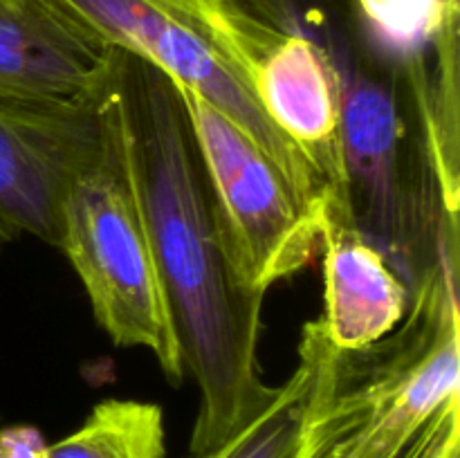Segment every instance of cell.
I'll return each instance as SVG.
<instances>
[{
	"mask_svg": "<svg viewBox=\"0 0 460 458\" xmlns=\"http://www.w3.org/2000/svg\"><path fill=\"white\" fill-rule=\"evenodd\" d=\"M102 94L142 205L184 371L200 389L189 443V454H200L229 438L274 395L256 357L265 295L247 290L229 265L173 81L144 58L111 48Z\"/></svg>",
	"mask_w": 460,
	"mask_h": 458,
	"instance_id": "1",
	"label": "cell"
},
{
	"mask_svg": "<svg viewBox=\"0 0 460 458\" xmlns=\"http://www.w3.org/2000/svg\"><path fill=\"white\" fill-rule=\"evenodd\" d=\"M247 3L331 61L353 225L411 290L440 247L458 241V45L407 57L358 0Z\"/></svg>",
	"mask_w": 460,
	"mask_h": 458,
	"instance_id": "2",
	"label": "cell"
},
{
	"mask_svg": "<svg viewBox=\"0 0 460 458\" xmlns=\"http://www.w3.org/2000/svg\"><path fill=\"white\" fill-rule=\"evenodd\" d=\"M317 377L292 458H460L458 241L411 287L402 323L337 348L314 319Z\"/></svg>",
	"mask_w": 460,
	"mask_h": 458,
	"instance_id": "3",
	"label": "cell"
},
{
	"mask_svg": "<svg viewBox=\"0 0 460 458\" xmlns=\"http://www.w3.org/2000/svg\"><path fill=\"white\" fill-rule=\"evenodd\" d=\"M99 112L102 146L67 193L58 250L79 274L108 337L117 346L151 350L166 380L178 386L187 373L182 350L142 205L102 88Z\"/></svg>",
	"mask_w": 460,
	"mask_h": 458,
	"instance_id": "4",
	"label": "cell"
},
{
	"mask_svg": "<svg viewBox=\"0 0 460 458\" xmlns=\"http://www.w3.org/2000/svg\"><path fill=\"white\" fill-rule=\"evenodd\" d=\"M175 88L205 166L229 265L247 290L268 295L274 283L317 259L326 220L245 130L196 92Z\"/></svg>",
	"mask_w": 460,
	"mask_h": 458,
	"instance_id": "5",
	"label": "cell"
},
{
	"mask_svg": "<svg viewBox=\"0 0 460 458\" xmlns=\"http://www.w3.org/2000/svg\"><path fill=\"white\" fill-rule=\"evenodd\" d=\"M108 48L124 49L191 90L245 130L301 200L323 216V193L299 148L268 119L209 34L214 0H57Z\"/></svg>",
	"mask_w": 460,
	"mask_h": 458,
	"instance_id": "6",
	"label": "cell"
},
{
	"mask_svg": "<svg viewBox=\"0 0 460 458\" xmlns=\"http://www.w3.org/2000/svg\"><path fill=\"white\" fill-rule=\"evenodd\" d=\"M223 54L268 119L308 160L322 184L323 218L353 220L341 151L340 81L310 40L277 30L247 0H234L214 27Z\"/></svg>",
	"mask_w": 460,
	"mask_h": 458,
	"instance_id": "7",
	"label": "cell"
},
{
	"mask_svg": "<svg viewBox=\"0 0 460 458\" xmlns=\"http://www.w3.org/2000/svg\"><path fill=\"white\" fill-rule=\"evenodd\" d=\"M99 88L79 97L0 94V227L12 238L31 233L58 247L67 193L102 146Z\"/></svg>",
	"mask_w": 460,
	"mask_h": 458,
	"instance_id": "8",
	"label": "cell"
},
{
	"mask_svg": "<svg viewBox=\"0 0 460 458\" xmlns=\"http://www.w3.org/2000/svg\"><path fill=\"white\" fill-rule=\"evenodd\" d=\"M108 57L111 48L57 0H0V94H90Z\"/></svg>",
	"mask_w": 460,
	"mask_h": 458,
	"instance_id": "9",
	"label": "cell"
},
{
	"mask_svg": "<svg viewBox=\"0 0 460 458\" xmlns=\"http://www.w3.org/2000/svg\"><path fill=\"white\" fill-rule=\"evenodd\" d=\"M328 339L337 348H364L402 323L411 290L386 256L353 223L328 220L323 229Z\"/></svg>",
	"mask_w": 460,
	"mask_h": 458,
	"instance_id": "10",
	"label": "cell"
},
{
	"mask_svg": "<svg viewBox=\"0 0 460 458\" xmlns=\"http://www.w3.org/2000/svg\"><path fill=\"white\" fill-rule=\"evenodd\" d=\"M317 377V339L313 321L304 326L299 364L281 386H274L270 402L229 438L187 458H292L308 411Z\"/></svg>",
	"mask_w": 460,
	"mask_h": 458,
	"instance_id": "11",
	"label": "cell"
},
{
	"mask_svg": "<svg viewBox=\"0 0 460 458\" xmlns=\"http://www.w3.org/2000/svg\"><path fill=\"white\" fill-rule=\"evenodd\" d=\"M39 458H166L164 413L144 400H103L79 429L43 445Z\"/></svg>",
	"mask_w": 460,
	"mask_h": 458,
	"instance_id": "12",
	"label": "cell"
},
{
	"mask_svg": "<svg viewBox=\"0 0 460 458\" xmlns=\"http://www.w3.org/2000/svg\"><path fill=\"white\" fill-rule=\"evenodd\" d=\"M382 40L407 57H431L458 45V0H358Z\"/></svg>",
	"mask_w": 460,
	"mask_h": 458,
	"instance_id": "13",
	"label": "cell"
},
{
	"mask_svg": "<svg viewBox=\"0 0 460 458\" xmlns=\"http://www.w3.org/2000/svg\"><path fill=\"white\" fill-rule=\"evenodd\" d=\"M43 447L39 434L31 429L4 431L0 434V458H39Z\"/></svg>",
	"mask_w": 460,
	"mask_h": 458,
	"instance_id": "14",
	"label": "cell"
},
{
	"mask_svg": "<svg viewBox=\"0 0 460 458\" xmlns=\"http://www.w3.org/2000/svg\"><path fill=\"white\" fill-rule=\"evenodd\" d=\"M9 241H13V238L12 236H9V233L7 232H4V229L3 227H0V251H3V247L4 245H7V242Z\"/></svg>",
	"mask_w": 460,
	"mask_h": 458,
	"instance_id": "15",
	"label": "cell"
}]
</instances>
